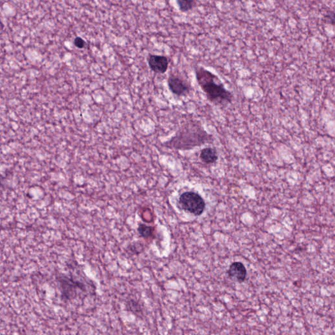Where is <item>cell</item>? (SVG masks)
Here are the masks:
<instances>
[{
    "label": "cell",
    "instance_id": "obj_1",
    "mask_svg": "<svg viewBox=\"0 0 335 335\" xmlns=\"http://www.w3.org/2000/svg\"><path fill=\"white\" fill-rule=\"evenodd\" d=\"M214 138L204 129L201 124L190 121L176 132L174 137L163 143V146L176 150H190L195 147L212 144Z\"/></svg>",
    "mask_w": 335,
    "mask_h": 335
},
{
    "label": "cell",
    "instance_id": "obj_2",
    "mask_svg": "<svg viewBox=\"0 0 335 335\" xmlns=\"http://www.w3.org/2000/svg\"><path fill=\"white\" fill-rule=\"evenodd\" d=\"M195 74L198 84L209 101L220 106L231 103L233 95L225 88L218 77L203 67L196 68Z\"/></svg>",
    "mask_w": 335,
    "mask_h": 335
},
{
    "label": "cell",
    "instance_id": "obj_3",
    "mask_svg": "<svg viewBox=\"0 0 335 335\" xmlns=\"http://www.w3.org/2000/svg\"><path fill=\"white\" fill-rule=\"evenodd\" d=\"M178 202L183 210L196 216L202 215L206 208L203 198L195 192L187 191L181 194Z\"/></svg>",
    "mask_w": 335,
    "mask_h": 335
},
{
    "label": "cell",
    "instance_id": "obj_4",
    "mask_svg": "<svg viewBox=\"0 0 335 335\" xmlns=\"http://www.w3.org/2000/svg\"><path fill=\"white\" fill-rule=\"evenodd\" d=\"M58 281L59 282L62 295L65 299H74L78 295V291H85L84 283L65 275H62L61 277H59Z\"/></svg>",
    "mask_w": 335,
    "mask_h": 335
},
{
    "label": "cell",
    "instance_id": "obj_5",
    "mask_svg": "<svg viewBox=\"0 0 335 335\" xmlns=\"http://www.w3.org/2000/svg\"><path fill=\"white\" fill-rule=\"evenodd\" d=\"M167 82L170 91L178 97H185L191 91L189 85L178 76H170Z\"/></svg>",
    "mask_w": 335,
    "mask_h": 335
},
{
    "label": "cell",
    "instance_id": "obj_6",
    "mask_svg": "<svg viewBox=\"0 0 335 335\" xmlns=\"http://www.w3.org/2000/svg\"><path fill=\"white\" fill-rule=\"evenodd\" d=\"M147 63L151 70L157 74L166 73L169 66L168 58L162 55H149L147 57Z\"/></svg>",
    "mask_w": 335,
    "mask_h": 335
},
{
    "label": "cell",
    "instance_id": "obj_7",
    "mask_svg": "<svg viewBox=\"0 0 335 335\" xmlns=\"http://www.w3.org/2000/svg\"><path fill=\"white\" fill-rule=\"evenodd\" d=\"M228 276L232 280L243 283L246 279L247 270L244 264L240 262H234L230 264L227 270Z\"/></svg>",
    "mask_w": 335,
    "mask_h": 335
},
{
    "label": "cell",
    "instance_id": "obj_8",
    "mask_svg": "<svg viewBox=\"0 0 335 335\" xmlns=\"http://www.w3.org/2000/svg\"><path fill=\"white\" fill-rule=\"evenodd\" d=\"M218 157V153L216 149L212 147H207V148L202 149L200 154V159L203 163L207 164L216 163Z\"/></svg>",
    "mask_w": 335,
    "mask_h": 335
},
{
    "label": "cell",
    "instance_id": "obj_9",
    "mask_svg": "<svg viewBox=\"0 0 335 335\" xmlns=\"http://www.w3.org/2000/svg\"><path fill=\"white\" fill-rule=\"evenodd\" d=\"M138 231L139 232L141 237L148 239L153 237L154 236L155 229L151 226L145 225V224H140L138 228Z\"/></svg>",
    "mask_w": 335,
    "mask_h": 335
},
{
    "label": "cell",
    "instance_id": "obj_10",
    "mask_svg": "<svg viewBox=\"0 0 335 335\" xmlns=\"http://www.w3.org/2000/svg\"><path fill=\"white\" fill-rule=\"evenodd\" d=\"M179 10L183 13H186L193 10L195 6V0H176Z\"/></svg>",
    "mask_w": 335,
    "mask_h": 335
},
{
    "label": "cell",
    "instance_id": "obj_11",
    "mask_svg": "<svg viewBox=\"0 0 335 335\" xmlns=\"http://www.w3.org/2000/svg\"><path fill=\"white\" fill-rule=\"evenodd\" d=\"M74 43L75 46L79 49L85 48L87 46V43L85 42L82 38L80 37L76 38V39H75Z\"/></svg>",
    "mask_w": 335,
    "mask_h": 335
},
{
    "label": "cell",
    "instance_id": "obj_12",
    "mask_svg": "<svg viewBox=\"0 0 335 335\" xmlns=\"http://www.w3.org/2000/svg\"><path fill=\"white\" fill-rule=\"evenodd\" d=\"M325 18L327 21H329L332 24H335V14L333 12H328L327 15H326Z\"/></svg>",
    "mask_w": 335,
    "mask_h": 335
}]
</instances>
